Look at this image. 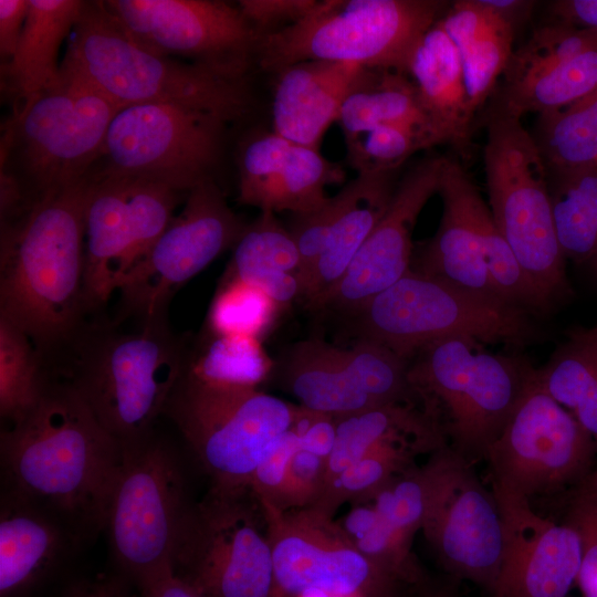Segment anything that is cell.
I'll list each match as a JSON object with an SVG mask.
<instances>
[{
  "label": "cell",
  "mask_w": 597,
  "mask_h": 597,
  "mask_svg": "<svg viewBox=\"0 0 597 597\" xmlns=\"http://www.w3.org/2000/svg\"><path fill=\"white\" fill-rule=\"evenodd\" d=\"M291 429L297 436L300 450L328 459L336 439V417L297 405Z\"/></svg>",
  "instance_id": "f907efd6"
},
{
  "label": "cell",
  "mask_w": 597,
  "mask_h": 597,
  "mask_svg": "<svg viewBox=\"0 0 597 597\" xmlns=\"http://www.w3.org/2000/svg\"><path fill=\"white\" fill-rule=\"evenodd\" d=\"M172 569L203 597H279L265 521L250 489L210 488L191 505Z\"/></svg>",
  "instance_id": "7c38bea8"
},
{
  "label": "cell",
  "mask_w": 597,
  "mask_h": 597,
  "mask_svg": "<svg viewBox=\"0 0 597 597\" xmlns=\"http://www.w3.org/2000/svg\"><path fill=\"white\" fill-rule=\"evenodd\" d=\"M347 163L357 174L399 171L417 151L440 145L430 132L405 124H386L345 140Z\"/></svg>",
  "instance_id": "7bdbcfd3"
},
{
  "label": "cell",
  "mask_w": 597,
  "mask_h": 597,
  "mask_svg": "<svg viewBox=\"0 0 597 597\" xmlns=\"http://www.w3.org/2000/svg\"><path fill=\"white\" fill-rule=\"evenodd\" d=\"M318 3L317 0H241L237 6L261 36L303 20Z\"/></svg>",
  "instance_id": "681fc988"
},
{
  "label": "cell",
  "mask_w": 597,
  "mask_h": 597,
  "mask_svg": "<svg viewBox=\"0 0 597 597\" xmlns=\"http://www.w3.org/2000/svg\"><path fill=\"white\" fill-rule=\"evenodd\" d=\"M429 495L425 464L412 465L391 479L373 498L371 504L381 517L405 540L412 543L421 531Z\"/></svg>",
  "instance_id": "f6af8a7d"
},
{
  "label": "cell",
  "mask_w": 597,
  "mask_h": 597,
  "mask_svg": "<svg viewBox=\"0 0 597 597\" xmlns=\"http://www.w3.org/2000/svg\"><path fill=\"white\" fill-rule=\"evenodd\" d=\"M450 3L440 0H324L303 20L261 35L255 63L277 71L333 61L408 74L421 36Z\"/></svg>",
  "instance_id": "ba28073f"
},
{
  "label": "cell",
  "mask_w": 597,
  "mask_h": 597,
  "mask_svg": "<svg viewBox=\"0 0 597 597\" xmlns=\"http://www.w3.org/2000/svg\"><path fill=\"white\" fill-rule=\"evenodd\" d=\"M483 160L489 207L546 312L569 293L547 169L521 117L491 102Z\"/></svg>",
  "instance_id": "52a82bcc"
},
{
  "label": "cell",
  "mask_w": 597,
  "mask_h": 597,
  "mask_svg": "<svg viewBox=\"0 0 597 597\" xmlns=\"http://www.w3.org/2000/svg\"><path fill=\"white\" fill-rule=\"evenodd\" d=\"M433 452L431 448L412 441L380 443L336 475L311 506L334 517L346 502L370 501L391 479L415 465L418 454Z\"/></svg>",
  "instance_id": "74e56055"
},
{
  "label": "cell",
  "mask_w": 597,
  "mask_h": 597,
  "mask_svg": "<svg viewBox=\"0 0 597 597\" xmlns=\"http://www.w3.org/2000/svg\"><path fill=\"white\" fill-rule=\"evenodd\" d=\"M532 137L548 175L597 168V91L540 114Z\"/></svg>",
  "instance_id": "e575fe53"
},
{
  "label": "cell",
  "mask_w": 597,
  "mask_h": 597,
  "mask_svg": "<svg viewBox=\"0 0 597 597\" xmlns=\"http://www.w3.org/2000/svg\"><path fill=\"white\" fill-rule=\"evenodd\" d=\"M281 377L298 406L336 418L417 399L408 362L363 339L347 348L316 338L298 342L289 352Z\"/></svg>",
  "instance_id": "ffe728a7"
},
{
  "label": "cell",
  "mask_w": 597,
  "mask_h": 597,
  "mask_svg": "<svg viewBox=\"0 0 597 597\" xmlns=\"http://www.w3.org/2000/svg\"><path fill=\"white\" fill-rule=\"evenodd\" d=\"M107 10L145 48L245 78L259 34L237 4L219 0H108Z\"/></svg>",
  "instance_id": "d6986e66"
},
{
  "label": "cell",
  "mask_w": 597,
  "mask_h": 597,
  "mask_svg": "<svg viewBox=\"0 0 597 597\" xmlns=\"http://www.w3.org/2000/svg\"><path fill=\"white\" fill-rule=\"evenodd\" d=\"M597 91V45L512 88L495 90L492 102L522 117L568 106Z\"/></svg>",
  "instance_id": "d590c367"
},
{
  "label": "cell",
  "mask_w": 597,
  "mask_h": 597,
  "mask_svg": "<svg viewBox=\"0 0 597 597\" xmlns=\"http://www.w3.org/2000/svg\"><path fill=\"white\" fill-rule=\"evenodd\" d=\"M51 375L30 337L0 317V415L9 423L40 400Z\"/></svg>",
  "instance_id": "f35d334b"
},
{
  "label": "cell",
  "mask_w": 597,
  "mask_h": 597,
  "mask_svg": "<svg viewBox=\"0 0 597 597\" xmlns=\"http://www.w3.org/2000/svg\"><path fill=\"white\" fill-rule=\"evenodd\" d=\"M408 75L442 144L469 158L475 113L470 105L457 48L438 21L416 45Z\"/></svg>",
  "instance_id": "484cf974"
},
{
  "label": "cell",
  "mask_w": 597,
  "mask_h": 597,
  "mask_svg": "<svg viewBox=\"0 0 597 597\" xmlns=\"http://www.w3.org/2000/svg\"><path fill=\"white\" fill-rule=\"evenodd\" d=\"M64 373L101 425L123 446L150 433L185 368L187 342L167 318L84 325Z\"/></svg>",
  "instance_id": "3957f363"
},
{
  "label": "cell",
  "mask_w": 597,
  "mask_h": 597,
  "mask_svg": "<svg viewBox=\"0 0 597 597\" xmlns=\"http://www.w3.org/2000/svg\"><path fill=\"white\" fill-rule=\"evenodd\" d=\"M352 314L359 339L407 362L425 345L447 337L523 346L541 335L532 313L412 270Z\"/></svg>",
  "instance_id": "9c48e42d"
},
{
  "label": "cell",
  "mask_w": 597,
  "mask_h": 597,
  "mask_svg": "<svg viewBox=\"0 0 597 597\" xmlns=\"http://www.w3.org/2000/svg\"><path fill=\"white\" fill-rule=\"evenodd\" d=\"M279 305L247 281L226 276L208 313L210 334L259 338L271 325Z\"/></svg>",
  "instance_id": "ee69618b"
},
{
  "label": "cell",
  "mask_w": 597,
  "mask_h": 597,
  "mask_svg": "<svg viewBox=\"0 0 597 597\" xmlns=\"http://www.w3.org/2000/svg\"><path fill=\"white\" fill-rule=\"evenodd\" d=\"M85 1L29 0L24 28L11 61L2 65L19 109L53 86L59 77V52L73 32Z\"/></svg>",
  "instance_id": "f546056e"
},
{
  "label": "cell",
  "mask_w": 597,
  "mask_h": 597,
  "mask_svg": "<svg viewBox=\"0 0 597 597\" xmlns=\"http://www.w3.org/2000/svg\"><path fill=\"white\" fill-rule=\"evenodd\" d=\"M238 201L261 211L310 213L329 198L326 187L343 182V167L318 149L291 142L273 130L241 142L238 155Z\"/></svg>",
  "instance_id": "cb8c5ba5"
},
{
  "label": "cell",
  "mask_w": 597,
  "mask_h": 597,
  "mask_svg": "<svg viewBox=\"0 0 597 597\" xmlns=\"http://www.w3.org/2000/svg\"><path fill=\"white\" fill-rule=\"evenodd\" d=\"M62 62L123 107L180 105L229 124L243 121L254 107L248 77H229L145 48L104 1H85Z\"/></svg>",
  "instance_id": "277c9868"
},
{
  "label": "cell",
  "mask_w": 597,
  "mask_h": 597,
  "mask_svg": "<svg viewBox=\"0 0 597 597\" xmlns=\"http://www.w3.org/2000/svg\"><path fill=\"white\" fill-rule=\"evenodd\" d=\"M179 191L93 170L84 211V293L100 311L174 219Z\"/></svg>",
  "instance_id": "5bb4252c"
},
{
  "label": "cell",
  "mask_w": 597,
  "mask_h": 597,
  "mask_svg": "<svg viewBox=\"0 0 597 597\" xmlns=\"http://www.w3.org/2000/svg\"><path fill=\"white\" fill-rule=\"evenodd\" d=\"M247 226L228 205L216 180L192 188L182 210L119 285L113 321L167 318L175 293L234 247Z\"/></svg>",
  "instance_id": "e0dca14e"
},
{
  "label": "cell",
  "mask_w": 597,
  "mask_h": 597,
  "mask_svg": "<svg viewBox=\"0 0 597 597\" xmlns=\"http://www.w3.org/2000/svg\"><path fill=\"white\" fill-rule=\"evenodd\" d=\"M295 405L258 388L212 385L181 374L165 412L177 426L211 486L250 489L269 447L294 420Z\"/></svg>",
  "instance_id": "30bf717a"
},
{
  "label": "cell",
  "mask_w": 597,
  "mask_h": 597,
  "mask_svg": "<svg viewBox=\"0 0 597 597\" xmlns=\"http://www.w3.org/2000/svg\"><path fill=\"white\" fill-rule=\"evenodd\" d=\"M229 123L172 104L122 107L111 122L95 171L149 180L188 193L216 180Z\"/></svg>",
  "instance_id": "4fadbf2b"
},
{
  "label": "cell",
  "mask_w": 597,
  "mask_h": 597,
  "mask_svg": "<svg viewBox=\"0 0 597 597\" xmlns=\"http://www.w3.org/2000/svg\"><path fill=\"white\" fill-rule=\"evenodd\" d=\"M399 171L357 174L349 182L350 198L333 226L300 297L308 306L327 294L344 276L357 252L386 212L399 181Z\"/></svg>",
  "instance_id": "83f0119b"
},
{
  "label": "cell",
  "mask_w": 597,
  "mask_h": 597,
  "mask_svg": "<svg viewBox=\"0 0 597 597\" xmlns=\"http://www.w3.org/2000/svg\"><path fill=\"white\" fill-rule=\"evenodd\" d=\"M362 69L342 62L303 61L277 71L272 130L291 142L318 149Z\"/></svg>",
  "instance_id": "d4e9b609"
},
{
  "label": "cell",
  "mask_w": 597,
  "mask_h": 597,
  "mask_svg": "<svg viewBox=\"0 0 597 597\" xmlns=\"http://www.w3.org/2000/svg\"><path fill=\"white\" fill-rule=\"evenodd\" d=\"M122 107L61 62L57 82L14 109L1 142V174L30 210L91 175Z\"/></svg>",
  "instance_id": "5b68a950"
},
{
  "label": "cell",
  "mask_w": 597,
  "mask_h": 597,
  "mask_svg": "<svg viewBox=\"0 0 597 597\" xmlns=\"http://www.w3.org/2000/svg\"><path fill=\"white\" fill-rule=\"evenodd\" d=\"M596 453L591 436L542 388L535 373L485 460L492 486L531 502L577 486L595 469Z\"/></svg>",
  "instance_id": "9a60e30c"
},
{
  "label": "cell",
  "mask_w": 597,
  "mask_h": 597,
  "mask_svg": "<svg viewBox=\"0 0 597 597\" xmlns=\"http://www.w3.org/2000/svg\"><path fill=\"white\" fill-rule=\"evenodd\" d=\"M536 375L542 388L575 417L597 444V342L588 329L570 333Z\"/></svg>",
  "instance_id": "836d02e7"
},
{
  "label": "cell",
  "mask_w": 597,
  "mask_h": 597,
  "mask_svg": "<svg viewBox=\"0 0 597 597\" xmlns=\"http://www.w3.org/2000/svg\"><path fill=\"white\" fill-rule=\"evenodd\" d=\"M443 159L442 155L426 156L399 178L386 212L344 276L311 307L353 313L410 270L412 231L421 210L437 193Z\"/></svg>",
  "instance_id": "7402d4cb"
},
{
  "label": "cell",
  "mask_w": 597,
  "mask_h": 597,
  "mask_svg": "<svg viewBox=\"0 0 597 597\" xmlns=\"http://www.w3.org/2000/svg\"><path fill=\"white\" fill-rule=\"evenodd\" d=\"M260 507L279 597H415L417 586L402 583L363 556L334 517L312 506Z\"/></svg>",
  "instance_id": "2e32d148"
},
{
  "label": "cell",
  "mask_w": 597,
  "mask_h": 597,
  "mask_svg": "<svg viewBox=\"0 0 597 597\" xmlns=\"http://www.w3.org/2000/svg\"><path fill=\"white\" fill-rule=\"evenodd\" d=\"M337 522L354 547L379 568L411 586L426 578L411 553V543L392 528L371 503L353 504Z\"/></svg>",
  "instance_id": "60d3db41"
},
{
  "label": "cell",
  "mask_w": 597,
  "mask_h": 597,
  "mask_svg": "<svg viewBox=\"0 0 597 597\" xmlns=\"http://www.w3.org/2000/svg\"><path fill=\"white\" fill-rule=\"evenodd\" d=\"M270 370L259 338L210 334L200 347L188 349L182 374L212 385L258 388Z\"/></svg>",
  "instance_id": "ab89813d"
},
{
  "label": "cell",
  "mask_w": 597,
  "mask_h": 597,
  "mask_svg": "<svg viewBox=\"0 0 597 597\" xmlns=\"http://www.w3.org/2000/svg\"><path fill=\"white\" fill-rule=\"evenodd\" d=\"M76 541L48 510L2 493L0 513V597H22Z\"/></svg>",
  "instance_id": "4316f807"
},
{
  "label": "cell",
  "mask_w": 597,
  "mask_h": 597,
  "mask_svg": "<svg viewBox=\"0 0 597 597\" xmlns=\"http://www.w3.org/2000/svg\"><path fill=\"white\" fill-rule=\"evenodd\" d=\"M326 467V459L298 449L291 460L280 501L274 510L287 511L313 505L323 492Z\"/></svg>",
  "instance_id": "c3c4849f"
},
{
  "label": "cell",
  "mask_w": 597,
  "mask_h": 597,
  "mask_svg": "<svg viewBox=\"0 0 597 597\" xmlns=\"http://www.w3.org/2000/svg\"><path fill=\"white\" fill-rule=\"evenodd\" d=\"M437 193L442 200L439 227L412 253L410 270L507 303L494 285L486 262L504 256L509 245L479 188L457 159L444 156Z\"/></svg>",
  "instance_id": "44dd1931"
},
{
  "label": "cell",
  "mask_w": 597,
  "mask_h": 597,
  "mask_svg": "<svg viewBox=\"0 0 597 597\" xmlns=\"http://www.w3.org/2000/svg\"><path fill=\"white\" fill-rule=\"evenodd\" d=\"M564 522L577 532L582 544L576 583L583 597H597V475L594 471L574 488Z\"/></svg>",
  "instance_id": "bcb514c9"
},
{
  "label": "cell",
  "mask_w": 597,
  "mask_h": 597,
  "mask_svg": "<svg viewBox=\"0 0 597 597\" xmlns=\"http://www.w3.org/2000/svg\"><path fill=\"white\" fill-rule=\"evenodd\" d=\"M324 597H328V596L324 595Z\"/></svg>",
  "instance_id": "6125c7cd"
},
{
  "label": "cell",
  "mask_w": 597,
  "mask_h": 597,
  "mask_svg": "<svg viewBox=\"0 0 597 597\" xmlns=\"http://www.w3.org/2000/svg\"><path fill=\"white\" fill-rule=\"evenodd\" d=\"M484 6L511 24L514 30L531 15L535 1L525 0H481Z\"/></svg>",
  "instance_id": "11a10c76"
},
{
  "label": "cell",
  "mask_w": 597,
  "mask_h": 597,
  "mask_svg": "<svg viewBox=\"0 0 597 597\" xmlns=\"http://www.w3.org/2000/svg\"><path fill=\"white\" fill-rule=\"evenodd\" d=\"M594 45H597L596 29L577 28L559 21L544 25L513 51L498 90L521 85Z\"/></svg>",
  "instance_id": "b9f144b4"
},
{
  "label": "cell",
  "mask_w": 597,
  "mask_h": 597,
  "mask_svg": "<svg viewBox=\"0 0 597 597\" xmlns=\"http://www.w3.org/2000/svg\"><path fill=\"white\" fill-rule=\"evenodd\" d=\"M547 177L562 252L565 259L586 263L597 254V168Z\"/></svg>",
  "instance_id": "8d00e7d4"
},
{
  "label": "cell",
  "mask_w": 597,
  "mask_h": 597,
  "mask_svg": "<svg viewBox=\"0 0 597 597\" xmlns=\"http://www.w3.org/2000/svg\"><path fill=\"white\" fill-rule=\"evenodd\" d=\"M594 473L597 475V468L594 469Z\"/></svg>",
  "instance_id": "94428289"
},
{
  "label": "cell",
  "mask_w": 597,
  "mask_h": 597,
  "mask_svg": "<svg viewBox=\"0 0 597 597\" xmlns=\"http://www.w3.org/2000/svg\"><path fill=\"white\" fill-rule=\"evenodd\" d=\"M465 336L431 342L408 360V380L447 444L474 463L491 444L535 376L516 355L485 352Z\"/></svg>",
  "instance_id": "8992f818"
},
{
  "label": "cell",
  "mask_w": 597,
  "mask_h": 597,
  "mask_svg": "<svg viewBox=\"0 0 597 597\" xmlns=\"http://www.w3.org/2000/svg\"><path fill=\"white\" fill-rule=\"evenodd\" d=\"M300 264L290 230L274 212L261 211L234 244L227 276L254 284L280 306L300 296Z\"/></svg>",
  "instance_id": "1f68e13d"
},
{
  "label": "cell",
  "mask_w": 597,
  "mask_h": 597,
  "mask_svg": "<svg viewBox=\"0 0 597 597\" xmlns=\"http://www.w3.org/2000/svg\"><path fill=\"white\" fill-rule=\"evenodd\" d=\"M551 8L559 22L597 30V0H559Z\"/></svg>",
  "instance_id": "db71d44e"
},
{
  "label": "cell",
  "mask_w": 597,
  "mask_h": 597,
  "mask_svg": "<svg viewBox=\"0 0 597 597\" xmlns=\"http://www.w3.org/2000/svg\"><path fill=\"white\" fill-rule=\"evenodd\" d=\"M192 503L172 449L150 433L124 446L105 526L112 554L137 585L167 567Z\"/></svg>",
  "instance_id": "8fae6325"
},
{
  "label": "cell",
  "mask_w": 597,
  "mask_h": 597,
  "mask_svg": "<svg viewBox=\"0 0 597 597\" xmlns=\"http://www.w3.org/2000/svg\"><path fill=\"white\" fill-rule=\"evenodd\" d=\"M65 597H127L124 591L111 583H95L80 586Z\"/></svg>",
  "instance_id": "9f6ffc18"
},
{
  "label": "cell",
  "mask_w": 597,
  "mask_h": 597,
  "mask_svg": "<svg viewBox=\"0 0 597 597\" xmlns=\"http://www.w3.org/2000/svg\"><path fill=\"white\" fill-rule=\"evenodd\" d=\"M92 177L93 171L1 226L0 317L30 337L46 365L70 346L88 314L84 211Z\"/></svg>",
  "instance_id": "7a4b0ae2"
},
{
  "label": "cell",
  "mask_w": 597,
  "mask_h": 597,
  "mask_svg": "<svg viewBox=\"0 0 597 597\" xmlns=\"http://www.w3.org/2000/svg\"><path fill=\"white\" fill-rule=\"evenodd\" d=\"M593 338L597 342V326L593 328H587Z\"/></svg>",
  "instance_id": "91938a15"
},
{
  "label": "cell",
  "mask_w": 597,
  "mask_h": 597,
  "mask_svg": "<svg viewBox=\"0 0 597 597\" xmlns=\"http://www.w3.org/2000/svg\"><path fill=\"white\" fill-rule=\"evenodd\" d=\"M459 53L474 113L493 95L513 54L514 28L481 0L450 3L438 20Z\"/></svg>",
  "instance_id": "f1b7e54d"
},
{
  "label": "cell",
  "mask_w": 597,
  "mask_h": 597,
  "mask_svg": "<svg viewBox=\"0 0 597 597\" xmlns=\"http://www.w3.org/2000/svg\"><path fill=\"white\" fill-rule=\"evenodd\" d=\"M415 597H459L454 582H436L428 576L417 586Z\"/></svg>",
  "instance_id": "6f0895ef"
},
{
  "label": "cell",
  "mask_w": 597,
  "mask_h": 597,
  "mask_svg": "<svg viewBox=\"0 0 597 597\" xmlns=\"http://www.w3.org/2000/svg\"><path fill=\"white\" fill-rule=\"evenodd\" d=\"M503 521L500 570L490 597H567L582 544L567 523L540 515L526 499L492 486Z\"/></svg>",
  "instance_id": "603a6c76"
},
{
  "label": "cell",
  "mask_w": 597,
  "mask_h": 597,
  "mask_svg": "<svg viewBox=\"0 0 597 597\" xmlns=\"http://www.w3.org/2000/svg\"><path fill=\"white\" fill-rule=\"evenodd\" d=\"M390 441L418 442L434 451L447 446L437 422L417 399L390 402L337 418L336 439L327 459L324 488L370 449Z\"/></svg>",
  "instance_id": "4dcf8cb0"
},
{
  "label": "cell",
  "mask_w": 597,
  "mask_h": 597,
  "mask_svg": "<svg viewBox=\"0 0 597 597\" xmlns=\"http://www.w3.org/2000/svg\"><path fill=\"white\" fill-rule=\"evenodd\" d=\"M585 264H588L590 269L597 274V254L593 256L589 261H587Z\"/></svg>",
  "instance_id": "680465c9"
},
{
  "label": "cell",
  "mask_w": 597,
  "mask_h": 597,
  "mask_svg": "<svg viewBox=\"0 0 597 597\" xmlns=\"http://www.w3.org/2000/svg\"><path fill=\"white\" fill-rule=\"evenodd\" d=\"M29 10V0H0V55L2 65L13 57Z\"/></svg>",
  "instance_id": "816d5d0a"
},
{
  "label": "cell",
  "mask_w": 597,
  "mask_h": 597,
  "mask_svg": "<svg viewBox=\"0 0 597 597\" xmlns=\"http://www.w3.org/2000/svg\"><path fill=\"white\" fill-rule=\"evenodd\" d=\"M298 449L297 436L290 428L265 451L250 482V490L260 506L277 507L291 460Z\"/></svg>",
  "instance_id": "7dc6e473"
},
{
  "label": "cell",
  "mask_w": 597,
  "mask_h": 597,
  "mask_svg": "<svg viewBox=\"0 0 597 597\" xmlns=\"http://www.w3.org/2000/svg\"><path fill=\"white\" fill-rule=\"evenodd\" d=\"M347 140L386 124H405L423 128L442 144L426 115L412 80L406 73L362 69L337 121Z\"/></svg>",
  "instance_id": "d6a6232c"
},
{
  "label": "cell",
  "mask_w": 597,
  "mask_h": 597,
  "mask_svg": "<svg viewBox=\"0 0 597 597\" xmlns=\"http://www.w3.org/2000/svg\"><path fill=\"white\" fill-rule=\"evenodd\" d=\"M142 597H203L196 588L167 567L138 584Z\"/></svg>",
  "instance_id": "f5cc1de1"
},
{
  "label": "cell",
  "mask_w": 597,
  "mask_h": 597,
  "mask_svg": "<svg viewBox=\"0 0 597 597\" xmlns=\"http://www.w3.org/2000/svg\"><path fill=\"white\" fill-rule=\"evenodd\" d=\"M4 493L60 519L76 538L104 530L124 446L67 380L52 376L38 404L1 431Z\"/></svg>",
  "instance_id": "6da1fadb"
},
{
  "label": "cell",
  "mask_w": 597,
  "mask_h": 597,
  "mask_svg": "<svg viewBox=\"0 0 597 597\" xmlns=\"http://www.w3.org/2000/svg\"><path fill=\"white\" fill-rule=\"evenodd\" d=\"M423 464L429 495L421 532L434 558L450 580H468L490 595L503 546L495 494L485 489L473 463L448 444Z\"/></svg>",
  "instance_id": "ac0fdd59"
}]
</instances>
